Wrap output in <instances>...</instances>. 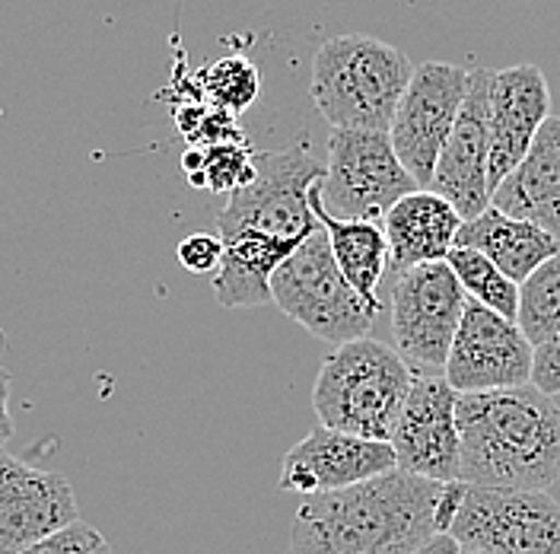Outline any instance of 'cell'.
Masks as SVG:
<instances>
[{"label": "cell", "instance_id": "obj_4", "mask_svg": "<svg viewBox=\"0 0 560 554\" xmlns=\"http://www.w3.org/2000/svg\"><path fill=\"white\" fill-rule=\"evenodd\" d=\"M415 380L418 373L383 342L360 338L331 347L313 385L315 417L328 430L392 443Z\"/></svg>", "mask_w": 560, "mask_h": 554}, {"label": "cell", "instance_id": "obj_12", "mask_svg": "<svg viewBox=\"0 0 560 554\" xmlns=\"http://www.w3.org/2000/svg\"><path fill=\"white\" fill-rule=\"evenodd\" d=\"M490 83L493 70L471 68L465 103L430 182V192L446 198L458 210L462 223L490 208Z\"/></svg>", "mask_w": 560, "mask_h": 554}, {"label": "cell", "instance_id": "obj_18", "mask_svg": "<svg viewBox=\"0 0 560 554\" xmlns=\"http://www.w3.org/2000/svg\"><path fill=\"white\" fill-rule=\"evenodd\" d=\"M458 227H462L458 210L446 198L433 195L430 188L405 195L383 217L388 272H395L398 277L418 265L446 262L455 249Z\"/></svg>", "mask_w": 560, "mask_h": 554}, {"label": "cell", "instance_id": "obj_22", "mask_svg": "<svg viewBox=\"0 0 560 554\" xmlns=\"http://www.w3.org/2000/svg\"><path fill=\"white\" fill-rule=\"evenodd\" d=\"M446 265L453 268V275L458 277V284H462V290H465L468 300H475V303L488 307L497 315L516 322V312H520V284H513L490 258H485L475 249L455 245L453 252H450V258H446Z\"/></svg>", "mask_w": 560, "mask_h": 554}, {"label": "cell", "instance_id": "obj_15", "mask_svg": "<svg viewBox=\"0 0 560 554\" xmlns=\"http://www.w3.org/2000/svg\"><path fill=\"white\" fill-rule=\"evenodd\" d=\"M395 469L392 443L363 440L353 434L315 427L300 443H293L280 462V490H296L303 497L331 494L363 485Z\"/></svg>", "mask_w": 560, "mask_h": 554}, {"label": "cell", "instance_id": "obj_10", "mask_svg": "<svg viewBox=\"0 0 560 554\" xmlns=\"http://www.w3.org/2000/svg\"><path fill=\"white\" fill-rule=\"evenodd\" d=\"M468 73L471 70L462 65L427 61L415 68V77L401 96L388 140L418 188H430L433 182L440 153L453 135L458 108L468 93Z\"/></svg>", "mask_w": 560, "mask_h": 554}, {"label": "cell", "instance_id": "obj_19", "mask_svg": "<svg viewBox=\"0 0 560 554\" xmlns=\"http://www.w3.org/2000/svg\"><path fill=\"white\" fill-rule=\"evenodd\" d=\"M455 245L481 252L513 284H523L525 277L535 275L548 258L560 255V243L555 236H548L528 220H516L497 208H488L475 220H465L458 227Z\"/></svg>", "mask_w": 560, "mask_h": 554}, {"label": "cell", "instance_id": "obj_9", "mask_svg": "<svg viewBox=\"0 0 560 554\" xmlns=\"http://www.w3.org/2000/svg\"><path fill=\"white\" fill-rule=\"evenodd\" d=\"M450 535L478 554H560V504L548 490L468 485Z\"/></svg>", "mask_w": 560, "mask_h": 554}, {"label": "cell", "instance_id": "obj_7", "mask_svg": "<svg viewBox=\"0 0 560 554\" xmlns=\"http://www.w3.org/2000/svg\"><path fill=\"white\" fill-rule=\"evenodd\" d=\"M318 192L331 217L380 223L405 195L418 192V182L401 166L388 135L331 128Z\"/></svg>", "mask_w": 560, "mask_h": 554}, {"label": "cell", "instance_id": "obj_25", "mask_svg": "<svg viewBox=\"0 0 560 554\" xmlns=\"http://www.w3.org/2000/svg\"><path fill=\"white\" fill-rule=\"evenodd\" d=\"M175 125L185 135L191 147H208V143H220V140H240L243 131L236 125V115L213 108L205 100H188L185 105L175 108Z\"/></svg>", "mask_w": 560, "mask_h": 554}, {"label": "cell", "instance_id": "obj_24", "mask_svg": "<svg viewBox=\"0 0 560 554\" xmlns=\"http://www.w3.org/2000/svg\"><path fill=\"white\" fill-rule=\"evenodd\" d=\"M198 90H201L205 103H210L213 108H223L230 115H243L261 93V77L248 58L233 55V58H220L210 68L201 70Z\"/></svg>", "mask_w": 560, "mask_h": 554}, {"label": "cell", "instance_id": "obj_6", "mask_svg": "<svg viewBox=\"0 0 560 554\" xmlns=\"http://www.w3.org/2000/svg\"><path fill=\"white\" fill-rule=\"evenodd\" d=\"M271 303L318 342L335 347L370 338L376 315L383 312V307L366 303L341 275L322 227L275 272Z\"/></svg>", "mask_w": 560, "mask_h": 554}, {"label": "cell", "instance_id": "obj_16", "mask_svg": "<svg viewBox=\"0 0 560 554\" xmlns=\"http://www.w3.org/2000/svg\"><path fill=\"white\" fill-rule=\"evenodd\" d=\"M551 118V90L541 68L516 65L493 70L490 83V192L513 173L532 150L535 135Z\"/></svg>", "mask_w": 560, "mask_h": 554}, {"label": "cell", "instance_id": "obj_21", "mask_svg": "<svg viewBox=\"0 0 560 554\" xmlns=\"http://www.w3.org/2000/svg\"><path fill=\"white\" fill-rule=\"evenodd\" d=\"M182 170L191 188L233 195L255 178V150L245 143V138L188 147L182 157Z\"/></svg>", "mask_w": 560, "mask_h": 554}, {"label": "cell", "instance_id": "obj_29", "mask_svg": "<svg viewBox=\"0 0 560 554\" xmlns=\"http://www.w3.org/2000/svg\"><path fill=\"white\" fill-rule=\"evenodd\" d=\"M13 437V420H10V373L0 363V447Z\"/></svg>", "mask_w": 560, "mask_h": 554}, {"label": "cell", "instance_id": "obj_1", "mask_svg": "<svg viewBox=\"0 0 560 554\" xmlns=\"http://www.w3.org/2000/svg\"><path fill=\"white\" fill-rule=\"evenodd\" d=\"M465 487L392 469L363 485L303 497L283 554H418L433 535H450Z\"/></svg>", "mask_w": 560, "mask_h": 554}, {"label": "cell", "instance_id": "obj_14", "mask_svg": "<svg viewBox=\"0 0 560 554\" xmlns=\"http://www.w3.org/2000/svg\"><path fill=\"white\" fill-rule=\"evenodd\" d=\"M80 520L68 478L0 447V554H20Z\"/></svg>", "mask_w": 560, "mask_h": 554}, {"label": "cell", "instance_id": "obj_28", "mask_svg": "<svg viewBox=\"0 0 560 554\" xmlns=\"http://www.w3.org/2000/svg\"><path fill=\"white\" fill-rule=\"evenodd\" d=\"M532 385L545 395H558L560 392V335L551 338L548 345L535 347V360H532Z\"/></svg>", "mask_w": 560, "mask_h": 554}, {"label": "cell", "instance_id": "obj_27", "mask_svg": "<svg viewBox=\"0 0 560 554\" xmlns=\"http://www.w3.org/2000/svg\"><path fill=\"white\" fill-rule=\"evenodd\" d=\"M175 258L188 275H217L223 265V243L213 233H191L178 243Z\"/></svg>", "mask_w": 560, "mask_h": 554}, {"label": "cell", "instance_id": "obj_17", "mask_svg": "<svg viewBox=\"0 0 560 554\" xmlns=\"http://www.w3.org/2000/svg\"><path fill=\"white\" fill-rule=\"evenodd\" d=\"M490 208L528 220L560 243V115L541 125L523 163L490 192Z\"/></svg>", "mask_w": 560, "mask_h": 554}, {"label": "cell", "instance_id": "obj_31", "mask_svg": "<svg viewBox=\"0 0 560 554\" xmlns=\"http://www.w3.org/2000/svg\"><path fill=\"white\" fill-rule=\"evenodd\" d=\"M455 554H478V552H468V549H458V552Z\"/></svg>", "mask_w": 560, "mask_h": 554}, {"label": "cell", "instance_id": "obj_13", "mask_svg": "<svg viewBox=\"0 0 560 554\" xmlns=\"http://www.w3.org/2000/svg\"><path fill=\"white\" fill-rule=\"evenodd\" d=\"M458 392L446 377H418L398 427L392 434L395 469L415 478L453 485L458 482Z\"/></svg>", "mask_w": 560, "mask_h": 554}, {"label": "cell", "instance_id": "obj_11", "mask_svg": "<svg viewBox=\"0 0 560 554\" xmlns=\"http://www.w3.org/2000/svg\"><path fill=\"white\" fill-rule=\"evenodd\" d=\"M532 360L535 347L525 342L516 322L475 300H465L443 377L458 395L516 389L532 382Z\"/></svg>", "mask_w": 560, "mask_h": 554}, {"label": "cell", "instance_id": "obj_8", "mask_svg": "<svg viewBox=\"0 0 560 554\" xmlns=\"http://www.w3.org/2000/svg\"><path fill=\"white\" fill-rule=\"evenodd\" d=\"M465 290L446 262L418 265L392 284V342L418 377H443L465 312Z\"/></svg>", "mask_w": 560, "mask_h": 554}, {"label": "cell", "instance_id": "obj_20", "mask_svg": "<svg viewBox=\"0 0 560 554\" xmlns=\"http://www.w3.org/2000/svg\"><path fill=\"white\" fill-rule=\"evenodd\" d=\"M310 205H313L318 227L325 230L331 255L341 268V275L348 277V284L373 307H383L380 300V284L388 275V243L380 223L370 220H338L331 217L325 205H322V192L318 182L310 192Z\"/></svg>", "mask_w": 560, "mask_h": 554}, {"label": "cell", "instance_id": "obj_3", "mask_svg": "<svg viewBox=\"0 0 560 554\" xmlns=\"http://www.w3.org/2000/svg\"><path fill=\"white\" fill-rule=\"evenodd\" d=\"M411 77L401 48L373 35H335L315 51L310 93L331 128L388 135Z\"/></svg>", "mask_w": 560, "mask_h": 554}, {"label": "cell", "instance_id": "obj_2", "mask_svg": "<svg viewBox=\"0 0 560 554\" xmlns=\"http://www.w3.org/2000/svg\"><path fill=\"white\" fill-rule=\"evenodd\" d=\"M458 482L551 490L560 482V408L532 382L458 395Z\"/></svg>", "mask_w": 560, "mask_h": 554}, {"label": "cell", "instance_id": "obj_23", "mask_svg": "<svg viewBox=\"0 0 560 554\" xmlns=\"http://www.w3.org/2000/svg\"><path fill=\"white\" fill-rule=\"evenodd\" d=\"M516 325L532 347L548 345L560 335V255L548 258L535 275L520 284Z\"/></svg>", "mask_w": 560, "mask_h": 554}, {"label": "cell", "instance_id": "obj_5", "mask_svg": "<svg viewBox=\"0 0 560 554\" xmlns=\"http://www.w3.org/2000/svg\"><path fill=\"white\" fill-rule=\"evenodd\" d=\"M322 175L325 163L303 143L255 153V178L233 192L226 208L217 213V236L248 233L300 249L318 230L310 192Z\"/></svg>", "mask_w": 560, "mask_h": 554}, {"label": "cell", "instance_id": "obj_30", "mask_svg": "<svg viewBox=\"0 0 560 554\" xmlns=\"http://www.w3.org/2000/svg\"><path fill=\"white\" fill-rule=\"evenodd\" d=\"M458 552V542H455L453 535H433L418 554H455Z\"/></svg>", "mask_w": 560, "mask_h": 554}, {"label": "cell", "instance_id": "obj_26", "mask_svg": "<svg viewBox=\"0 0 560 554\" xmlns=\"http://www.w3.org/2000/svg\"><path fill=\"white\" fill-rule=\"evenodd\" d=\"M20 554H112V549H108L100 529L77 520L68 529H61L58 535H51V539H45V542H38V545Z\"/></svg>", "mask_w": 560, "mask_h": 554}, {"label": "cell", "instance_id": "obj_32", "mask_svg": "<svg viewBox=\"0 0 560 554\" xmlns=\"http://www.w3.org/2000/svg\"><path fill=\"white\" fill-rule=\"evenodd\" d=\"M3 342H7V335H3V328H0V345H3Z\"/></svg>", "mask_w": 560, "mask_h": 554}]
</instances>
